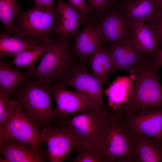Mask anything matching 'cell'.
I'll use <instances>...</instances> for the list:
<instances>
[{
    "mask_svg": "<svg viewBox=\"0 0 162 162\" xmlns=\"http://www.w3.org/2000/svg\"><path fill=\"white\" fill-rule=\"evenodd\" d=\"M154 59L145 54L130 73L133 77L130 93L122 107V119L145 110L162 109V85Z\"/></svg>",
    "mask_w": 162,
    "mask_h": 162,
    "instance_id": "1",
    "label": "cell"
},
{
    "mask_svg": "<svg viewBox=\"0 0 162 162\" xmlns=\"http://www.w3.org/2000/svg\"><path fill=\"white\" fill-rule=\"evenodd\" d=\"M53 87L48 82L29 76L13 94V100L35 126L42 130L56 119L51 104Z\"/></svg>",
    "mask_w": 162,
    "mask_h": 162,
    "instance_id": "2",
    "label": "cell"
},
{
    "mask_svg": "<svg viewBox=\"0 0 162 162\" xmlns=\"http://www.w3.org/2000/svg\"><path fill=\"white\" fill-rule=\"evenodd\" d=\"M110 114L105 107L94 106L88 110L56 119L54 124L65 129L77 145L96 149Z\"/></svg>",
    "mask_w": 162,
    "mask_h": 162,
    "instance_id": "3",
    "label": "cell"
},
{
    "mask_svg": "<svg viewBox=\"0 0 162 162\" xmlns=\"http://www.w3.org/2000/svg\"><path fill=\"white\" fill-rule=\"evenodd\" d=\"M76 57L70 47L69 39L58 36L52 39L39 65L34 68L30 76L48 82L53 86L58 84L63 85L77 63Z\"/></svg>",
    "mask_w": 162,
    "mask_h": 162,
    "instance_id": "4",
    "label": "cell"
},
{
    "mask_svg": "<svg viewBox=\"0 0 162 162\" xmlns=\"http://www.w3.org/2000/svg\"><path fill=\"white\" fill-rule=\"evenodd\" d=\"M56 5L51 9L35 5L20 12L15 20L14 28L10 34L28 41L42 44L52 38L58 23Z\"/></svg>",
    "mask_w": 162,
    "mask_h": 162,
    "instance_id": "5",
    "label": "cell"
},
{
    "mask_svg": "<svg viewBox=\"0 0 162 162\" xmlns=\"http://www.w3.org/2000/svg\"><path fill=\"white\" fill-rule=\"evenodd\" d=\"M130 132L122 122L110 114L96 150L101 162H133Z\"/></svg>",
    "mask_w": 162,
    "mask_h": 162,
    "instance_id": "6",
    "label": "cell"
},
{
    "mask_svg": "<svg viewBox=\"0 0 162 162\" xmlns=\"http://www.w3.org/2000/svg\"><path fill=\"white\" fill-rule=\"evenodd\" d=\"M0 137L28 145L42 151L44 142L41 132L26 117L16 102L7 120L0 128Z\"/></svg>",
    "mask_w": 162,
    "mask_h": 162,
    "instance_id": "7",
    "label": "cell"
},
{
    "mask_svg": "<svg viewBox=\"0 0 162 162\" xmlns=\"http://www.w3.org/2000/svg\"><path fill=\"white\" fill-rule=\"evenodd\" d=\"M84 29L73 38L71 50L81 63H88L91 56L106 46L98 18L92 15L83 23Z\"/></svg>",
    "mask_w": 162,
    "mask_h": 162,
    "instance_id": "8",
    "label": "cell"
},
{
    "mask_svg": "<svg viewBox=\"0 0 162 162\" xmlns=\"http://www.w3.org/2000/svg\"><path fill=\"white\" fill-rule=\"evenodd\" d=\"M65 87L58 84L53 87L52 93L56 104L54 110L56 120L86 112L95 106L93 101L85 94L76 90H68Z\"/></svg>",
    "mask_w": 162,
    "mask_h": 162,
    "instance_id": "9",
    "label": "cell"
},
{
    "mask_svg": "<svg viewBox=\"0 0 162 162\" xmlns=\"http://www.w3.org/2000/svg\"><path fill=\"white\" fill-rule=\"evenodd\" d=\"M41 133L42 140L47 146V157L51 162L63 161L77 146L69 133L55 124L44 128Z\"/></svg>",
    "mask_w": 162,
    "mask_h": 162,
    "instance_id": "10",
    "label": "cell"
},
{
    "mask_svg": "<svg viewBox=\"0 0 162 162\" xmlns=\"http://www.w3.org/2000/svg\"><path fill=\"white\" fill-rule=\"evenodd\" d=\"M85 64L79 62L73 67L63 85L70 86L89 97L96 106L105 107L103 101L104 85L86 69Z\"/></svg>",
    "mask_w": 162,
    "mask_h": 162,
    "instance_id": "11",
    "label": "cell"
},
{
    "mask_svg": "<svg viewBox=\"0 0 162 162\" xmlns=\"http://www.w3.org/2000/svg\"><path fill=\"white\" fill-rule=\"evenodd\" d=\"M106 48H110L131 36L130 24L116 4L98 18Z\"/></svg>",
    "mask_w": 162,
    "mask_h": 162,
    "instance_id": "12",
    "label": "cell"
},
{
    "mask_svg": "<svg viewBox=\"0 0 162 162\" xmlns=\"http://www.w3.org/2000/svg\"><path fill=\"white\" fill-rule=\"evenodd\" d=\"M120 120L130 133L143 135L160 143L162 136V109L142 111Z\"/></svg>",
    "mask_w": 162,
    "mask_h": 162,
    "instance_id": "13",
    "label": "cell"
},
{
    "mask_svg": "<svg viewBox=\"0 0 162 162\" xmlns=\"http://www.w3.org/2000/svg\"><path fill=\"white\" fill-rule=\"evenodd\" d=\"M0 151L4 159L1 162H43L46 157L41 151L17 142L0 137Z\"/></svg>",
    "mask_w": 162,
    "mask_h": 162,
    "instance_id": "14",
    "label": "cell"
},
{
    "mask_svg": "<svg viewBox=\"0 0 162 162\" xmlns=\"http://www.w3.org/2000/svg\"><path fill=\"white\" fill-rule=\"evenodd\" d=\"M56 6L58 23L55 34L62 38H73L80 32L79 26L84 21L83 17L68 1L58 0Z\"/></svg>",
    "mask_w": 162,
    "mask_h": 162,
    "instance_id": "15",
    "label": "cell"
},
{
    "mask_svg": "<svg viewBox=\"0 0 162 162\" xmlns=\"http://www.w3.org/2000/svg\"><path fill=\"white\" fill-rule=\"evenodd\" d=\"M106 49L110 52L113 63L114 71L122 70L130 73L146 54L141 52L136 46L131 36L112 47Z\"/></svg>",
    "mask_w": 162,
    "mask_h": 162,
    "instance_id": "16",
    "label": "cell"
},
{
    "mask_svg": "<svg viewBox=\"0 0 162 162\" xmlns=\"http://www.w3.org/2000/svg\"><path fill=\"white\" fill-rule=\"evenodd\" d=\"M132 78L130 74L129 76H118L104 91L107 99L108 111L115 118L119 119L121 110L130 93Z\"/></svg>",
    "mask_w": 162,
    "mask_h": 162,
    "instance_id": "17",
    "label": "cell"
},
{
    "mask_svg": "<svg viewBox=\"0 0 162 162\" xmlns=\"http://www.w3.org/2000/svg\"><path fill=\"white\" fill-rule=\"evenodd\" d=\"M117 5L130 24L140 21L149 22L162 10L155 0H133Z\"/></svg>",
    "mask_w": 162,
    "mask_h": 162,
    "instance_id": "18",
    "label": "cell"
},
{
    "mask_svg": "<svg viewBox=\"0 0 162 162\" xmlns=\"http://www.w3.org/2000/svg\"><path fill=\"white\" fill-rule=\"evenodd\" d=\"M135 162H162V145L143 135L130 133Z\"/></svg>",
    "mask_w": 162,
    "mask_h": 162,
    "instance_id": "19",
    "label": "cell"
},
{
    "mask_svg": "<svg viewBox=\"0 0 162 162\" xmlns=\"http://www.w3.org/2000/svg\"><path fill=\"white\" fill-rule=\"evenodd\" d=\"M11 63L4 59L3 56H0V94L9 97L17 90L19 86L27 78L35 68L33 64L28 66L24 72L10 66Z\"/></svg>",
    "mask_w": 162,
    "mask_h": 162,
    "instance_id": "20",
    "label": "cell"
},
{
    "mask_svg": "<svg viewBox=\"0 0 162 162\" xmlns=\"http://www.w3.org/2000/svg\"><path fill=\"white\" fill-rule=\"evenodd\" d=\"M131 37L136 46L154 59L157 51L154 34L146 22H138L130 24Z\"/></svg>",
    "mask_w": 162,
    "mask_h": 162,
    "instance_id": "21",
    "label": "cell"
},
{
    "mask_svg": "<svg viewBox=\"0 0 162 162\" xmlns=\"http://www.w3.org/2000/svg\"><path fill=\"white\" fill-rule=\"evenodd\" d=\"M93 75L103 84L108 79V75L114 71L113 63L108 50L102 49L92 55L88 62Z\"/></svg>",
    "mask_w": 162,
    "mask_h": 162,
    "instance_id": "22",
    "label": "cell"
},
{
    "mask_svg": "<svg viewBox=\"0 0 162 162\" xmlns=\"http://www.w3.org/2000/svg\"><path fill=\"white\" fill-rule=\"evenodd\" d=\"M44 44L30 42L4 32L0 35V56H14L33 50Z\"/></svg>",
    "mask_w": 162,
    "mask_h": 162,
    "instance_id": "23",
    "label": "cell"
},
{
    "mask_svg": "<svg viewBox=\"0 0 162 162\" xmlns=\"http://www.w3.org/2000/svg\"><path fill=\"white\" fill-rule=\"evenodd\" d=\"M22 10L17 0H0V19L4 26V33L11 34L15 26L13 20Z\"/></svg>",
    "mask_w": 162,
    "mask_h": 162,
    "instance_id": "24",
    "label": "cell"
},
{
    "mask_svg": "<svg viewBox=\"0 0 162 162\" xmlns=\"http://www.w3.org/2000/svg\"><path fill=\"white\" fill-rule=\"evenodd\" d=\"M52 38L41 46L33 50L24 51L14 55L11 64L17 68L29 66L43 56L49 48Z\"/></svg>",
    "mask_w": 162,
    "mask_h": 162,
    "instance_id": "25",
    "label": "cell"
},
{
    "mask_svg": "<svg viewBox=\"0 0 162 162\" xmlns=\"http://www.w3.org/2000/svg\"><path fill=\"white\" fill-rule=\"evenodd\" d=\"M75 150L77 153L74 162H101L96 149L77 145Z\"/></svg>",
    "mask_w": 162,
    "mask_h": 162,
    "instance_id": "26",
    "label": "cell"
},
{
    "mask_svg": "<svg viewBox=\"0 0 162 162\" xmlns=\"http://www.w3.org/2000/svg\"><path fill=\"white\" fill-rule=\"evenodd\" d=\"M92 15L98 18L116 5L115 0H87Z\"/></svg>",
    "mask_w": 162,
    "mask_h": 162,
    "instance_id": "27",
    "label": "cell"
},
{
    "mask_svg": "<svg viewBox=\"0 0 162 162\" xmlns=\"http://www.w3.org/2000/svg\"><path fill=\"white\" fill-rule=\"evenodd\" d=\"M146 23L155 36L156 50L158 51L162 50V10L152 20Z\"/></svg>",
    "mask_w": 162,
    "mask_h": 162,
    "instance_id": "28",
    "label": "cell"
},
{
    "mask_svg": "<svg viewBox=\"0 0 162 162\" xmlns=\"http://www.w3.org/2000/svg\"><path fill=\"white\" fill-rule=\"evenodd\" d=\"M16 104L10 97L0 94V128L7 120Z\"/></svg>",
    "mask_w": 162,
    "mask_h": 162,
    "instance_id": "29",
    "label": "cell"
},
{
    "mask_svg": "<svg viewBox=\"0 0 162 162\" xmlns=\"http://www.w3.org/2000/svg\"><path fill=\"white\" fill-rule=\"evenodd\" d=\"M68 1L83 17L84 20L92 15L90 8L86 0H68Z\"/></svg>",
    "mask_w": 162,
    "mask_h": 162,
    "instance_id": "30",
    "label": "cell"
},
{
    "mask_svg": "<svg viewBox=\"0 0 162 162\" xmlns=\"http://www.w3.org/2000/svg\"><path fill=\"white\" fill-rule=\"evenodd\" d=\"M34 1L35 4L38 6L47 9H51L54 7V0H25Z\"/></svg>",
    "mask_w": 162,
    "mask_h": 162,
    "instance_id": "31",
    "label": "cell"
},
{
    "mask_svg": "<svg viewBox=\"0 0 162 162\" xmlns=\"http://www.w3.org/2000/svg\"><path fill=\"white\" fill-rule=\"evenodd\" d=\"M162 66V50L157 51L156 56L154 60V67L158 70Z\"/></svg>",
    "mask_w": 162,
    "mask_h": 162,
    "instance_id": "32",
    "label": "cell"
},
{
    "mask_svg": "<svg viewBox=\"0 0 162 162\" xmlns=\"http://www.w3.org/2000/svg\"><path fill=\"white\" fill-rule=\"evenodd\" d=\"M133 0H115V1L117 4L121 5L125 3Z\"/></svg>",
    "mask_w": 162,
    "mask_h": 162,
    "instance_id": "33",
    "label": "cell"
},
{
    "mask_svg": "<svg viewBox=\"0 0 162 162\" xmlns=\"http://www.w3.org/2000/svg\"><path fill=\"white\" fill-rule=\"evenodd\" d=\"M158 4L162 9V0H155Z\"/></svg>",
    "mask_w": 162,
    "mask_h": 162,
    "instance_id": "34",
    "label": "cell"
},
{
    "mask_svg": "<svg viewBox=\"0 0 162 162\" xmlns=\"http://www.w3.org/2000/svg\"><path fill=\"white\" fill-rule=\"evenodd\" d=\"M160 143L161 144V145H162V136L161 138V140H160Z\"/></svg>",
    "mask_w": 162,
    "mask_h": 162,
    "instance_id": "35",
    "label": "cell"
}]
</instances>
